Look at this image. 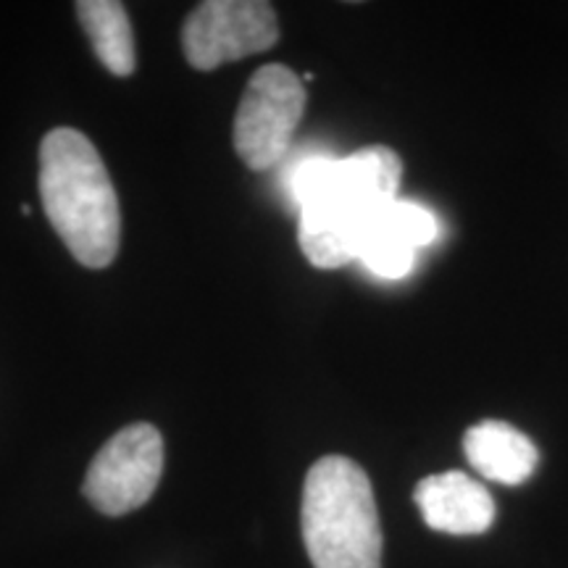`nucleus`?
Returning <instances> with one entry per match:
<instances>
[{"label":"nucleus","instance_id":"obj_1","mask_svg":"<svg viewBox=\"0 0 568 568\" xmlns=\"http://www.w3.org/2000/svg\"><path fill=\"white\" fill-rule=\"evenodd\" d=\"M400 176V155L385 145L351 155H301L287 174V190L301 213L297 237L305 258L316 268L358 261L368 230L397 201Z\"/></svg>","mask_w":568,"mask_h":568},{"label":"nucleus","instance_id":"obj_2","mask_svg":"<svg viewBox=\"0 0 568 568\" xmlns=\"http://www.w3.org/2000/svg\"><path fill=\"white\" fill-rule=\"evenodd\" d=\"M40 197L48 222L88 268H105L122 240V211L109 169L82 132L59 126L40 142Z\"/></svg>","mask_w":568,"mask_h":568},{"label":"nucleus","instance_id":"obj_3","mask_svg":"<svg viewBox=\"0 0 568 568\" xmlns=\"http://www.w3.org/2000/svg\"><path fill=\"white\" fill-rule=\"evenodd\" d=\"M303 542L314 568H382V527L366 471L345 456L311 466L303 485Z\"/></svg>","mask_w":568,"mask_h":568},{"label":"nucleus","instance_id":"obj_4","mask_svg":"<svg viewBox=\"0 0 568 568\" xmlns=\"http://www.w3.org/2000/svg\"><path fill=\"white\" fill-rule=\"evenodd\" d=\"M305 111L303 80L282 63H268L247 82L234 116V151L253 172L282 163Z\"/></svg>","mask_w":568,"mask_h":568},{"label":"nucleus","instance_id":"obj_5","mask_svg":"<svg viewBox=\"0 0 568 568\" xmlns=\"http://www.w3.org/2000/svg\"><path fill=\"white\" fill-rule=\"evenodd\" d=\"M163 474V439L151 424L116 432L92 458L82 493L105 516H124L151 500Z\"/></svg>","mask_w":568,"mask_h":568},{"label":"nucleus","instance_id":"obj_6","mask_svg":"<svg viewBox=\"0 0 568 568\" xmlns=\"http://www.w3.org/2000/svg\"><path fill=\"white\" fill-rule=\"evenodd\" d=\"M276 40L280 21L264 0H209L182 27L184 59L201 71L268 51Z\"/></svg>","mask_w":568,"mask_h":568},{"label":"nucleus","instance_id":"obj_7","mask_svg":"<svg viewBox=\"0 0 568 568\" xmlns=\"http://www.w3.org/2000/svg\"><path fill=\"white\" fill-rule=\"evenodd\" d=\"M439 234L435 213L414 201H397L376 219L361 245L358 261L382 280H403L414 272L418 247L432 245Z\"/></svg>","mask_w":568,"mask_h":568},{"label":"nucleus","instance_id":"obj_8","mask_svg":"<svg viewBox=\"0 0 568 568\" xmlns=\"http://www.w3.org/2000/svg\"><path fill=\"white\" fill-rule=\"evenodd\" d=\"M414 500L426 527L443 535H485L495 521V500L481 481L464 471L432 474L418 481Z\"/></svg>","mask_w":568,"mask_h":568},{"label":"nucleus","instance_id":"obj_9","mask_svg":"<svg viewBox=\"0 0 568 568\" xmlns=\"http://www.w3.org/2000/svg\"><path fill=\"white\" fill-rule=\"evenodd\" d=\"M468 464L481 477L500 485H524L539 464V453L531 439L506 422L474 424L464 437Z\"/></svg>","mask_w":568,"mask_h":568},{"label":"nucleus","instance_id":"obj_10","mask_svg":"<svg viewBox=\"0 0 568 568\" xmlns=\"http://www.w3.org/2000/svg\"><path fill=\"white\" fill-rule=\"evenodd\" d=\"M77 17L103 67L116 77H130L138 55H134L132 24L124 6L116 0H82L77 3Z\"/></svg>","mask_w":568,"mask_h":568}]
</instances>
